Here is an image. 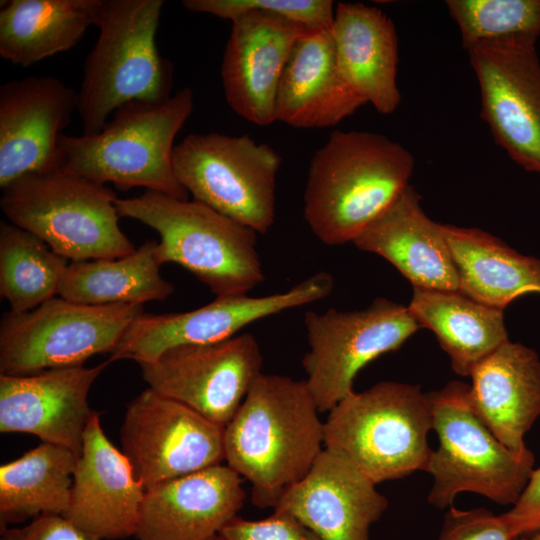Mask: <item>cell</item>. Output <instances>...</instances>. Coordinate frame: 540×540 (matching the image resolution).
I'll return each instance as SVG.
<instances>
[{
	"label": "cell",
	"instance_id": "obj_1",
	"mask_svg": "<svg viewBox=\"0 0 540 540\" xmlns=\"http://www.w3.org/2000/svg\"><path fill=\"white\" fill-rule=\"evenodd\" d=\"M305 380L260 374L225 426V461L251 484L254 505L274 508L324 449V422Z\"/></svg>",
	"mask_w": 540,
	"mask_h": 540
},
{
	"label": "cell",
	"instance_id": "obj_2",
	"mask_svg": "<svg viewBox=\"0 0 540 540\" xmlns=\"http://www.w3.org/2000/svg\"><path fill=\"white\" fill-rule=\"evenodd\" d=\"M415 161L400 143L368 131H333L309 164L304 218L329 246L353 240L409 184Z\"/></svg>",
	"mask_w": 540,
	"mask_h": 540
},
{
	"label": "cell",
	"instance_id": "obj_3",
	"mask_svg": "<svg viewBox=\"0 0 540 540\" xmlns=\"http://www.w3.org/2000/svg\"><path fill=\"white\" fill-rule=\"evenodd\" d=\"M163 6V0H99V34L78 90L83 135L101 131L126 103H162L172 96L173 66L156 44Z\"/></svg>",
	"mask_w": 540,
	"mask_h": 540
},
{
	"label": "cell",
	"instance_id": "obj_4",
	"mask_svg": "<svg viewBox=\"0 0 540 540\" xmlns=\"http://www.w3.org/2000/svg\"><path fill=\"white\" fill-rule=\"evenodd\" d=\"M193 106L189 87L162 103H126L95 134H62L60 169L98 184L112 183L120 190L143 187L186 200L188 192L175 177L172 155L174 140Z\"/></svg>",
	"mask_w": 540,
	"mask_h": 540
},
{
	"label": "cell",
	"instance_id": "obj_5",
	"mask_svg": "<svg viewBox=\"0 0 540 540\" xmlns=\"http://www.w3.org/2000/svg\"><path fill=\"white\" fill-rule=\"evenodd\" d=\"M328 413L324 449L375 484L426 471L432 408L420 386L381 381L352 391Z\"/></svg>",
	"mask_w": 540,
	"mask_h": 540
},
{
	"label": "cell",
	"instance_id": "obj_6",
	"mask_svg": "<svg viewBox=\"0 0 540 540\" xmlns=\"http://www.w3.org/2000/svg\"><path fill=\"white\" fill-rule=\"evenodd\" d=\"M115 205L120 217L159 234L162 264L182 266L216 297L247 295L264 281L257 232L211 207L153 191L117 198Z\"/></svg>",
	"mask_w": 540,
	"mask_h": 540
},
{
	"label": "cell",
	"instance_id": "obj_7",
	"mask_svg": "<svg viewBox=\"0 0 540 540\" xmlns=\"http://www.w3.org/2000/svg\"><path fill=\"white\" fill-rule=\"evenodd\" d=\"M469 390L451 381L429 392L438 445L425 471L433 478L428 502L445 509L458 494L471 492L513 506L534 470V455H519L500 442L474 410Z\"/></svg>",
	"mask_w": 540,
	"mask_h": 540
},
{
	"label": "cell",
	"instance_id": "obj_8",
	"mask_svg": "<svg viewBox=\"0 0 540 540\" xmlns=\"http://www.w3.org/2000/svg\"><path fill=\"white\" fill-rule=\"evenodd\" d=\"M106 185L61 169L21 177L3 189L10 223L42 239L69 261L115 259L133 253Z\"/></svg>",
	"mask_w": 540,
	"mask_h": 540
},
{
	"label": "cell",
	"instance_id": "obj_9",
	"mask_svg": "<svg viewBox=\"0 0 540 540\" xmlns=\"http://www.w3.org/2000/svg\"><path fill=\"white\" fill-rule=\"evenodd\" d=\"M280 165L276 150L249 135L192 133L172 155L175 177L193 200L260 234L275 221Z\"/></svg>",
	"mask_w": 540,
	"mask_h": 540
},
{
	"label": "cell",
	"instance_id": "obj_10",
	"mask_svg": "<svg viewBox=\"0 0 540 540\" xmlns=\"http://www.w3.org/2000/svg\"><path fill=\"white\" fill-rule=\"evenodd\" d=\"M143 304L85 305L52 298L0 322V375H29L79 366L95 354L112 353Z\"/></svg>",
	"mask_w": 540,
	"mask_h": 540
},
{
	"label": "cell",
	"instance_id": "obj_11",
	"mask_svg": "<svg viewBox=\"0 0 540 540\" xmlns=\"http://www.w3.org/2000/svg\"><path fill=\"white\" fill-rule=\"evenodd\" d=\"M308 352L305 379L320 412H329L350 394L359 371L379 356L395 351L419 324L408 307L386 298L361 310L304 315Z\"/></svg>",
	"mask_w": 540,
	"mask_h": 540
},
{
	"label": "cell",
	"instance_id": "obj_12",
	"mask_svg": "<svg viewBox=\"0 0 540 540\" xmlns=\"http://www.w3.org/2000/svg\"><path fill=\"white\" fill-rule=\"evenodd\" d=\"M225 427L147 388L127 405L121 451L145 491L225 460Z\"/></svg>",
	"mask_w": 540,
	"mask_h": 540
},
{
	"label": "cell",
	"instance_id": "obj_13",
	"mask_svg": "<svg viewBox=\"0 0 540 540\" xmlns=\"http://www.w3.org/2000/svg\"><path fill=\"white\" fill-rule=\"evenodd\" d=\"M536 38L482 41L467 51L481 95V118L495 142L540 173V61Z\"/></svg>",
	"mask_w": 540,
	"mask_h": 540
},
{
	"label": "cell",
	"instance_id": "obj_14",
	"mask_svg": "<svg viewBox=\"0 0 540 540\" xmlns=\"http://www.w3.org/2000/svg\"><path fill=\"white\" fill-rule=\"evenodd\" d=\"M138 364L149 388L225 427L262 374L263 357L256 338L242 333L177 346Z\"/></svg>",
	"mask_w": 540,
	"mask_h": 540
},
{
	"label": "cell",
	"instance_id": "obj_15",
	"mask_svg": "<svg viewBox=\"0 0 540 540\" xmlns=\"http://www.w3.org/2000/svg\"><path fill=\"white\" fill-rule=\"evenodd\" d=\"M333 287V276L320 271L281 293L221 296L187 312L143 313L127 329L110 359L147 362L177 346L222 341L252 322L324 299Z\"/></svg>",
	"mask_w": 540,
	"mask_h": 540
},
{
	"label": "cell",
	"instance_id": "obj_16",
	"mask_svg": "<svg viewBox=\"0 0 540 540\" xmlns=\"http://www.w3.org/2000/svg\"><path fill=\"white\" fill-rule=\"evenodd\" d=\"M78 92L51 75L0 86V187L59 170V139L77 111Z\"/></svg>",
	"mask_w": 540,
	"mask_h": 540
},
{
	"label": "cell",
	"instance_id": "obj_17",
	"mask_svg": "<svg viewBox=\"0 0 540 540\" xmlns=\"http://www.w3.org/2000/svg\"><path fill=\"white\" fill-rule=\"evenodd\" d=\"M112 362L0 375V432L32 434L79 456L94 413L88 404L90 388Z\"/></svg>",
	"mask_w": 540,
	"mask_h": 540
},
{
	"label": "cell",
	"instance_id": "obj_18",
	"mask_svg": "<svg viewBox=\"0 0 540 540\" xmlns=\"http://www.w3.org/2000/svg\"><path fill=\"white\" fill-rule=\"evenodd\" d=\"M221 63L230 108L245 120L268 126L275 120L279 82L297 40L309 29L277 14L253 10L232 21Z\"/></svg>",
	"mask_w": 540,
	"mask_h": 540
},
{
	"label": "cell",
	"instance_id": "obj_19",
	"mask_svg": "<svg viewBox=\"0 0 540 540\" xmlns=\"http://www.w3.org/2000/svg\"><path fill=\"white\" fill-rule=\"evenodd\" d=\"M145 489L132 466L107 438L94 411L83 436L70 503L62 515L97 540L135 536Z\"/></svg>",
	"mask_w": 540,
	"mask_h": 540
},
{
	"label": "cell",
	"instance_id": "obj_20",
	"mask_svg": "<svg viewBox=\"0 0 540 540\" xmlns=\"http://www.w3.org/2000/svg\"><path fill=\"white\" fill-rule=\"evenodd\" d=\"M372 480L326 449L308 473L289 487L273 511L298 519L321 540H369L388 508Z\"/></svg>",
	"mask_w": 540,
	"mask_h": 540
},
{
	"label": "cell",
	"instance_id": "obj_21",
	"mask_svg": "<svg viewBox=\"0 0 540 540\" xmlns=\"http://www.w3.org/2000/svg\"><path fill=\"white\" fill-rule=\"evenodd\" d=\"M242 479L219 464L145 491L136 539H211L242 508Z\"/></svg>",
	"mask_w": 540,
	"mask_h": 540
},
{
	"label": "cell",
	"instance_id": "obj_22",
	"mask_svg": "<svg viewBox=\"0 0 540 540\" xmlns=\"http://www.w3.org/2000/svg\"><path fill=\"white\" fill-rule=\"evenodd\" d=\"M420 199L408 185L352 243L386 259L413 288L460 292L442 224L425 214Z\"/></svg>",
	"mask_w": 540,
	"mask_h": 540
},
{
	"label": "cell",
	"instance_id": "obj_23",
	"mask_svg": "<svg viewBox=\"0 0 540 540\" xmlns=\"http://www.w3.org/2000/svg\"><path fill=\"white\" fill-rule=\"evenodd\" d=\"M331 29L309 28L295 43L277 90L276 121L331 127L366 104L341 74Z\"/></svg>",
	"mask_w": 540,
	"mask_h": 540
},
{
	"label": "cell",
	"instance_id": "obj_24",
	"mask_svg": "<svg viewBox=\"0 0 540 540\" xmlns=\"http://www.w3.org/2000/svg\"><path fill=\"white\" fill-rule=\"evenodd\" d=\"M470 400L489 430L519 455L532 453L525 435L540 417V358L507 341L472 370Z\"/></svg>",
	"mask_w": 540,
	"mask_h": 540
},
{
	"label": "cell",
	"instance_id": "obj_25",
	"mask_svg": "<svg viewBox=\"0 0 540 540\" xmlns=\"http://www.w3.org/2000/svg\"><path fill=\"white\" fill-rule=\"evenodd\" d=\"M331 31L337 63L347 84L380 114L395 112L401 93L396 80L398 37L393 21L376 7L339 2Z\"/></svg>",
	"mask_w": 540,
	"mask_h": 540
},
{
	"label": "cell",
	"instance_id": "obj_26",
	"mask_svg": "<svg viewBox=\"0 0 540 540\" xmlns=\"http://www.w3.org/2000/svg\"><path fill=\"white\" fill-rule=\"evenodd\" d=\"M442 232L461 293L501 310L522 295L540 294V259L522 255L477 228L442 224Z\"/></svg>",
	"mask_w": 540,
	"mask_h": 540
},
{
	"label": "cell",
	"instance_id": "obj_27",
	"mask_svg": "<svg viewBox=\"0 0 540 540\" xmlns=\"http://www.w3.org/2000/svg\"><path fill=\"white\" fill-rule=\"evenodd\" d=\"M407 307L420 327L435 334L458 375L470 376L477 364L509 341L503 310L461 292L414 287Z\"/></svg>",
	"mask_w": 540,
	"mask_h": 540
},
{
	"label": "cell",
	"instance_id": "obj_28",
	"mask_svg": "<svg viewBox=\"0 0 540 540\" xmlns=\"http://www.w3.org/2000/svg\"><path fill=\"white\" fill-rule=\"evenodd\" d=\"M99 0H10L0 9V56L28 67L75 47L95 26Z\"/></svg>",
	"mask_w": 540,
	"mask_h": 540
},
{
	"label": "cell",
	"instance_id": "obj_29",
	"mask_svg": "<svg viewBox=\"0 0 540 540\" xmlns=\"http://www.w3.org/2000/svg\"><path fill=\"white\" fill-rule=\"evenodd\" d=\"M161 265L155 241L121 258L70 261L58 294L95 306L163 301L173 294L174 286L161 276Z\"/></svg>",
	"mask_w": 540,
	"mask_h": 540
},
{
	"label": "cell",
	"instance_id": "obj_30",
	"mask_svg": "<svg viewBox=\"0 0 540 540\" xmlns=\"http://www.w3.org/2000/svg\"><path fill=\"white\" fill-rule=\"evenodd\" d=\"M78 456L42 442L0 466V527L67 510Z\"/></svg>",
	"mask_w": 540,
	"mask_h": 540
},
{
	"label": "cell",
	"instance_id": "obj_31",
	"mask_svg": "<svg viewBox=\"0 0 540 540\" xmlns=\"http://www.w3.org/2000/svg\"><path fill=\"white\" fill-rule=\"evenodd\" d=\"M69 262L33 233L0 222V295L11 312H27L54 298Z\"/></svg>",
	"mask_w": 540,
	"mask_h": 540
},
{
	"label": "cell",
	"instance_id": "obj_32",
	"mask_svg": "<svg viewBox=\"0 0 540 540\" xmlns=\"http://www.w3.org/2000/svg\"><path fill=\"white\" fill-rule=\"evenodd\" d=\"M462 45L494 39L540 36V0H448Z\"/></svg>",
	"mask_w": 540,
	"mask_h": 540
},
{
	"label": "cell",
	"instance_id": "obj_33",
	"mask_svg": "<svg viewBox=\"0 0 540 540\" xmlns=\"http://www.w3.org/2000/svg\"><path fill=\"white\" fill-rule=\"evenodd\" d=\"M189 11L232 21L253 10L277 14L309 28L331 29L335 8L331 0H184Z\"/></svg>",
	"mask_w": 540,
	"mask_h": 540
},
{
	"label": "cell",
	"instance_id": "obj_34",
	"mask_svg": "<svg viewBox=\"0 0 540 540\" xmlns=\"http://www.w3.org/2000/svg\"><path fill=\"white\" fill-rule=\"evenodd\" d=\"M437 540H517L503 514L486 508L468 510L453 506L445 514Z\"/></svg>",
	"mask_w": 540,
	"mask_h": 540
},
{
	"label": "cell",
	"instance_id": "obj_35",
	"mask_svg": "<svg viewBox=\"0 0 540 540\" xmlns=\"http://www.w3.org/2000/svg\"><path fill=\"white\" fill-rule=\"evenodd\" d=\"M218 535L223 540H321L294 516L281 511L261 520L236 516Z\"/></svg>",
	"mask_w": 540,
	"mask_h": 540
},
{
	"label": "cell",
	"instance_id": "obj_36",
	"mask_svg": "<svg viewBox=\"0 0 540 540\" xmlns=\"http://www.w3.org/2000/svg\"><path fill=\"white\" fill-rule=\"evenodd\" d=\"M0 540H97L62 515H41L23 527L1 529Z\"/></svg>",
	"mask_w": 540,
	"mask_h": 540
},
{
	"label": "cell",
	"instance_id": "obj_37",
	"mask_svg": "<svg viewBox=\"0 0 540 540\" xmlns=\"http://www.w3.org/2000/svg\"><path fill=\"white\" fill-rule=\"evenodd\" d=\"M503 515L517 539L540 530V467L534 468L519 499Z\"/></svg>",
	"mask_w": 540,
	"mask_h": 540
},
{
	"label": "cell",
	"instance_id": "obj_38",
	"mask_svg": "<svg viewBox=\"0 0 540 540\" xmlns=\"http://www.w3.org/2000/svg\"><path fill=\"white\" fill-rule=\"evenodd\" d=\"M517 540H540V530L519 537Z\"/></svg>",
	"mask_w": 540,
	"mask_h": 540
},
{
	"label": "cell",
	"instance_id": "obj_39",
	"mask_svg": "<svg viewBox=\"0 0 540 540\" xmlns=\"http://www.w3.org/2000/svg\"><path fill=\"white\" fill-rule=\"evenodd\" d=\"M209 540H223V539L219 535H216Z\"/></svg>",
	"mask_w": 540,
	"mask_h": 540
}]
</instances>
